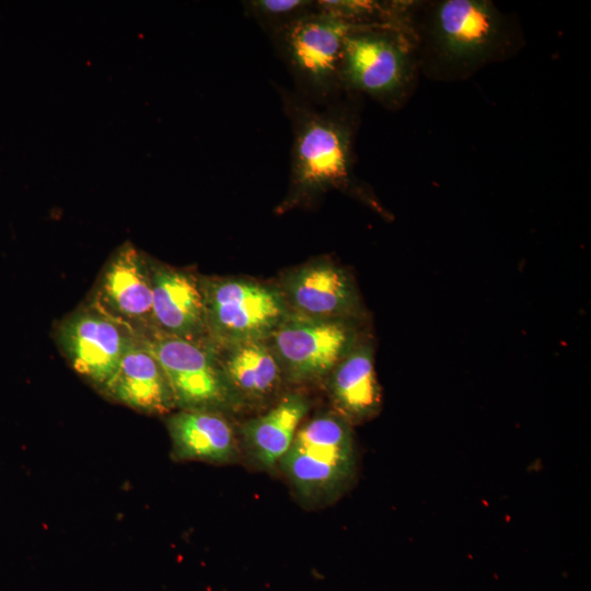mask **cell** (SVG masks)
<instances>
[{"label":"cell","instance_id":"1","mask_svg":"<svg viewBox=\"0 0 591 591\" xmlns=\"http://www.w3.org/2000/svg\"><path fill=\"white\" fill-rule=\"evenodd\" d=\"M275 88L292 132L288 193L278 210L312 204L331 190L367 199L355 175L358 117L350 102L352 95L344 93L340 99L318 106L289 88L277 83Z\"/></svg>","mask_w":591,"mask_h":591},{"label":"cell","instance_id":"2","mask_svg":"<svg viewBox=\"0 0 591 591\" xmlns=\"http://www.w3.org/2000/svg\"><path fill=\"white\" fill-rule=\"evenodd\" d=\"M278 466L304 506L336 501L357 477L351 425L334 412L311 418L300 426Z\"/></svg>","mask_w":591,"mask_h":591},{"label":"cell","instance_id":"3","mask_svg":"<svg viewBox=\"0 0 591 591\" xmlns=\"http://www.w3.org/2000/svg\"><path fill=\"white\" fill-rule=\"evenodd\" d=\"M352 26L315 10L269 35L297 94L318 106L344 95L341 55L344 40Z\"/></svg>","mask_w":591,"mask_h":591},{"label":"cell","instance_id":"4","mask_svg":"<svg viewBox=\"0 0 591 591\" xmlns=\"http://www.w3.org/2000/svg\"><path fill=\"white\" fill-rule=\"evenodd\" d=\"M209 340L266 341L291 310L279 287L243 277H200Z\"/></svg>","mask_w":591,"mask_h":591},{"label":"cell","instance_id":"5","mask_svg":"<svg viewBox=\"0 0 591 591\" xmlns=\"http://www.w3.org/2000/svg\"><path fill=\"white\" fill-rule=\"evenodd\" d=\"M412 76V62L397 24L355 25L344 40L340 84L345 94H367L397 103Z\"/></svg>","mask_w":591,"mask_h":591},{"label":"cell","instance_id":"6","mask_svg":"<svg viewBox=\"0 0 591 591\" xmlns=\"http://www.w3.org/2000/svg\"><path fill=\"white\" fill-rule=\"evenodd\" d=\"M358 320L312 318L291 312L266 340L292 383L326 379L361 341Z\"/></svg>","mask_w":591,"mask_h":591},{"label":"cell","instance_id":"7","mask_svg":"<svg viewBox=\"0 0 591 591\" xmlns=\"http://www.w3.org/2000/svg\"><path fill=\"white\" fill-rule=\"evenodd\" d=\"M142 339L161 364L177 409H210L225 414L241 408L210 340L162 334Z\"/></svg>","mask_w":591,"mask_h":591},{"label":"cell","instance_id":"8","mask_svg":"<svg viewBox=\"0 0 591 591\" xmlns=\"http://www.w3.org/2000/svg\"><path fill=\"white\" fill-rule=\"evenodd\" d=\"M137 336L89 302L67 315L56 328L66 360L86 383L102 393Z\"/></svg>","mask_w":591,"mask_h":591},{"label":"cell","instance_id":"9","mask_svg":"<svg viewBox=\"0 0 591 591\" xmlns=\"http://www.w3.org/2000/svg\"><path fill=\"white\" fill-rule=\"evenodd\" d=\"M88 302L137 337L154 335L151 257L129 241L121 244L104 265Z\"/></svg>","mask_w":591,"mask_h":591},{"label":"cell","instance_id":"10","mask_svg":"<svg viewBox=\"0 0 591 591\" xmlns=\"http://www.w3.org/2000/svg\"><path fill=\"white\" fill-rule=\"evenodd\" d=\"M293 313L312 318L358 320L360 296L350 274L328 258L288 270L278 286Z\"/></svg>","mask_w":591,"mask_h":591},{"label":"cell","instance_id":"11","mask_svg":"<svg viewBox=\"0 0 591 591\" xmlns=\"http://www.w3.org/2000/svg\"><path fill=\"white\" fill-rule=\"evenodd\" d=\"M155 334L209 340L200 277L151 258Z\"/></svg>","mask_w":591,"mask_h":591},{"label":"cell","instance_id":"12","mask_svg":"<svg viewBox=\"0 0 591 591\" xmlns=\"http://www.w3.org/2000/svg\"><path fill=\"white\" fill-rule=\"evenodd\" d=\"M432 32L444 56L454 61L473 62L495 49L501 22L488 2L445 0L436 8Z\"/></svg>","mask_w":591,"mask_h":591},{"label":"cell","instance_id":"13","mask_svg":"<svg viewBox=\"0 0 591 591\" xmlns=\"http://www.w3.org/2000/svg\"><path fill=\"white\" fill-rule=\"evenodd\" d=\"M101 394L147 415L165 416L176 409L166 375L140 337L127 349Z\"/></svg>","mask_w":591,"mask_h":591},{"label":"cell","instance_id":"14","mask_svg":"<svg viewBox=\"0 0 591 591\" xmlns=\"http://www.w3.org/2000/svg\"><path fill=\"white\" fill-rule=\"evenodd\" d=\"M165 425L175 461L234 463L239 442L225 414L210 409H178L167 415Z\"/></svg>","mask_w":591,"mask_h":591},{"label":"cell","instance_id":"15","mask_svg":"<svg viewBox=\"0 0 591 591\" xmlns=\"http://www.w3.org/2000/svg\"><path fill=\"white\" fill-rule=\"evenodd\" d=\"M215 347L228 384L241 407L265 405L278 395L285 378L266 341L248 340Z\"/></svg>","mask_w":591,"mask_h":591},{"label":"cell","instance_id":"16","mask_svg":"<svg viewBox=\"0 0 591 591\" xmlns=\"http://www.w3.org/2000/svg\"><path fill=\"white\" fill-rule=\"evenodd\" d=\"M334 413L356 425L375 417L382 406V393L374 367V351L361 341L326 378Z\"/></svg>","mask_w":591,"mask_h":591},{"label":"cell","instance_id":"17","mask_svg":"<svg viewBox=\"0 0 591 591\" xmlns=\"http://www.w3.org/2000/svg\"><path fill=\"white\" fill-rule=\"evenodd\" d=\"M310 403L300 393H288L267 412L245 421L241 437L246 453L258 467L275 468L303 424Z\"/></svg>","mask_w":591,"mask_h":591},{"label":"cell","instance_id":"18","mask_svg":"<svg viewBox=\"0 0 591 591\" xmlns=\"http://www.w3.org/2000/svg\"><path fill=\"white\" fill-rule=\"evenodd\" d=\"M242 5L245 14L268 36L316 10L312 0H248L243 1Z\"/></svg>","mask_w":591,"mask_h":591}]
</instances>
